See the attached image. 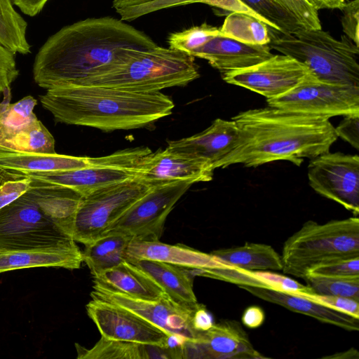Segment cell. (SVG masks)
I'll return each instance as SVG.
<instances>
[{
	"label": "cell",
	"instance_id": "51",
	"mask_svg": "<svg viewBox=\"0 0 359 359\" xmlns=\"http://www.w3.org/2000/svg\"><path fill=\"white\" fill-rule=\"evenodd\" d=\"M1 93L0 92V96H1Z\"/></svg>",
	"mask_w": 359,
	"mask_h": 359
},
{
	"label": "cell",
	"instance_id": "9",
	"mask_svg": "<svg viewBox=\"0 0 359 359\" xmlns=\"http://www.w3.org/2000/svg\"><path fill=\"white\" fill-rule=\"evenodd\" d=\"M151 187L135 177L83 196L74 217L72 238L86 245L107 233Z\"/></svg>",
	"mask_w": 359,
	"mask_h": 359
},
{
	"label": "cell",
	"instance_id": "35",
	"mask_svg": "<svg viewBox=\"0 0 359 359\" xmlns=\"http://www.w3.org/2000/svg\"><path fill=\"white\" fill-rule=\"evenodd\" d=\"M4 99L0 102V135L10 133L36 118L34 109L37 100L31 95L11 104Z\"/></svg>",
	"mask_w": 359,
	"mask_h": 359
},
{
	"label": "cell",
	"instance_id": "29",
	"mask_svg": "<svg viewBox=\"0 0 359 359\" xmlns=\"http://www.w3.org/2000/svg\"><path fill=\"white\" fill-rule=\"evenodd\" d=\"M219 29L222 36L245 43L264 45L271 39V28L266 22L243 12L229 13Z\"/></svg>",
	"mask_w": 359,
	"mask_h": 359
},
{
	"label": "cell",
	"instance_id": "27",
	"mask_svg": "<svg viewBox=\"0 0 359 359\" xmlns=\"http://www.w3.org/2000/svg\"><path fill=\"white\" fill-rule=\"evenodd\" d=\"M130 241L123 233L109 231L85 245L83 262L93 276L111 269L126 260V252Z\"/></svg>",
	"mask_w": 359,
	"mask_h": 359
},
{
	"label": "cell",
	"instance_id": "18",
	"mask_svg": "<svg viewBox=\"0 0 359 359\" xmlns=\"http://www.w3.org/2000/svg\"><path fill=\"white\" fill-rule=\"evenodd\" d=\"M240 130L233 120L215 119L202 132L192 136L168 142L170 150L202 161L212 167L238 144Z\"/></svg>",
	"mask_w": 359,
	"mask_h": 359
},
{
	"label": "cell",
	"instance_id": "30",
	"mask_svg": "<svg viewBox=\"0 0 359 359\" xmlns=\"http://www.w3.org/2000/svg\"><path fill=\"white\" fill-rule=\"evenodd\" d=\"M27 28L26 20L14 8L12 0H0V43L15 54L29 53Z\"/></svg>",
	"mask_w": 359,
	"mask_h": 359
},
{
	"label": "cell",
	"instance_id": "2",
	"mask_svg": "<svg viewBox=\"0 0 359 359\" xmlns=\"http://www.w3.org/2000/svg\"><path fill=\"white\" fill-rule=\"evenodd\" d=\"M231 119L239 128L240 140L215 169L277 161L299 166L305 158L328 152L338 138L329 118L269 106L241 111Z\"/></svg>",
	"mask_w": 359,
	"mask_h": 359
},
{
	"label": "cell",
	"instance_id": "45",
	"mask_svg": "<svg viewBox=\"0 0 359 359\" xmlns=\"http://www.w3.org/2000/svg\"><path fill=\"white\" fill-rule=\"evenodd\" d=\"M264 312L258 306H250L246 308L241 318L243 324L251 329L260 327L264 322Z\"/></svg>",
	"mask_w": 359,
	"mask_h": 359
},
{
	"label": "cell",
	"instance_id": "7",
	"mask_svg": "<svg viewBox=\"0 0 359 359\" xmlns=\"http://www.w3.org/2000/svg\"><path fill=\"white\" fill-rule=\"evenodd\" d=\"M74 244L76 241L51 206L29 189L0 209V251Z\"/></svg>",
	"mask_w": 359,
	"mask_h": 359
},
{
	"label": "cell",
	"instance_id": "49",
	"mask_svg": "<svg viewBox=\"0 0 359 359\" xmlns=\"http://www.w3.org/2000/svg\"><path fill=\"white\" fill-rule=\"evenodd\" d=\"M358 352L355 348H351L348 351H343L341 353H334L332 355L325 356L324 358H340V359H350V358H358Z\"/></svg>",
	"mask_w": 359,
	"mask_h": 359
},
{
	"label": "cell",
	"instance_id": "42",
	"mask_svg": "<svg viewBox=\"0 0 359 359\" xmlns=\"http://www.w3.org/2000/svg\"><path fill=\"white\" fill-rule=\"evenodd\" d=\"M302 296L321 305L359 318V301L358 300L342 297L320 295L314 292Z\"/></svg>",
	"mask_w": 359,
	"mask_h": 359
},
{
	"label": "cell",
	"instance_id": "16",
	"mask_svg": "<svg viewBox=\"0 0 359 359\" xmlns=\"http://www.w3.org/2000/svg\"><path fill=\"white\" fill-rule=\"evenodd\" d=\"M253 347L240 323L224 320L200 332L196 340L182 346L183 359L265 358Z\"/></svg>",
	"mask_w": 359,
	"mask_h": 359
},
{
	"label": "cell",
	"instance_id": "25",
	"mask_svg": "<svg viewBox=\"0 0 359 359\" xmlns=\"http://www.w3.org/2000/svg\"><path fill=\"white\" fill-rule=\"evenodd\" d=\"M93 277L94 282L137 299L154 300L166 295L150 276L126 259Z\"/></svg>",
	"mask_w": 359,
	"mask_h": 359
},
{
	"label": "cell",
	"instance_id": "36",
	"mask_svg": "<svg viewBox=\"0 0 359 359\" xmlns=\"http://www.w3.org/2000/svg\"><path fill=\"white\" fill-rule=\"evenodd\" d=\"M219 35H222L219 28L203 23L170 34L168 38V43L170 48L191 56L195 50Z\"/></svg>",
	"mask_w": 359,
	"mask_h": 359
},
{
	"label": "cell",
	"instance_id": "38",
	"mask_svg": "<svg viewBox=\"0 0 359 359\" xmlns=\"http://www.w3.org/2000/svg\"><path fill=\"white\" fill-rule=\"evenodd\" d=\"M289 11L300 25L308 29H321L318 11L307 0H275Z\"/></svg>",
	"mask_w": 359,
	"mask_h": 359
},
{
	"label": "cell",
	"instance_id": "14",
	"mask_svg": "<svg viewBox=\"0 0 359 359\" xmlns=\"http://www.w3.org/2000/svg\"><path fill=\"white\" fill-rule=\"evenodd\" d=\"M311 74L305 65L281 53L247 68L221 73L226 83L247 88L266 100L287 93Z\"/></svg>",
	"mask_w": 359,
	"mask_h": 359
},
{
	"label": "cell",
	"instance_id": "1",
	"mask_svg": "<svg viewBox=\"0 0 359 359\" xmlns=\"http://www.w3.org/2000/svg\"><path fill=\"white\" fill-rule=\"evenodd\" d=\"M158 46L121 19L90 18L61 28L39 48L33 78L41 88L77 83L125 61L139 49Z\"/></svg>",
	"mask_w": 359,
	"mask_h": 359
},
{
	"label": "cell",
	"instance_id": "19",
	"mask_svg": "<svg viewBox=\"0 0 359 359\" xmlns=\"http://www.w3.org/2000/svg\"><path fill=\"white\" fill-rule=\"evenodd\" d=\"M269 44L252 45L217 36L195 50L191 56L206 60L221 73L259 64L274 54Z\"/></svg>",
	"mask_w": 359,
	"mask_h": 359
},
{
	"label": "cell",
	"instance_id": "26",
	"mask_svg": "<svg viewBox=\"0 0 359 359\" xmlns=\"http://www.w3.org/2000/svg\"><path fill=\"white\" fill-rule=\"evenodd\" d=\"M210 253L224 263L247 271L283 270L280 255L266 244L245 243L241 246L218 249Z\"/></svg>",
	"mask_w": 359,
	"mask_h": 359
},
{
	"label": "cell",
	"instance_id": "10",
	"mask_svg": "<svg viewBox=\"0 0 359 359\" xmlns=\"http://www.w3.org/2000/svg\"><path fill=\"white\" fill-rule=\"evenodd\" d=\"M268 106L331 118L359 114V87L327 83L313 74Z\"/></svg>",
	"mask_w": 359,
	"mask_h": 359
},
{
	"label": "cell",
	"instance_id": "13",
	"mask_svg": "<svg viewBox=\"0 0 359 359\" xmlns=\"http://www.w3.org/2000/svg\"><path fill=\"white\" fill-rule=\"evenodd\" d=\"M92 299H99L123 307L167 334H179L188 341L197 339L200 331L194 329L192 318L194 311L182 306L167 295L157 299H142L111 290L94 282Z\"/></svg>",
	"mask_w": 359,
	"mask_h": 359
},
{
	"label": "cell",
	"instance_id": "47",
	"mask_svg": "<svg viewBox=\"0 0 359 359\" xmlns=\"http://www.w3.org/2000/svg\"><path fill=\"white\" fill-rule=\"evenodd\" d=\"M48 0H12L14 5L27 15L34 17L39 14Z\"/></svg>",
	"mask_w": 359,
	"mask_h": 359
},
{
	"label": "cell",
	"instance_id": "20",
	"mask_svg": "<svg viewBox=\"0 0 359 359\" xmlns=\"http://www.w3.org/2000/svg\"><path fill=\"white\" fill-rule=\"evenodd\" d=\"M126 259L130 262L154 260L196 269L231 266L211 253L208 254L182 245H169L159 241L131 240L126 249Z\"/></svg>",
	"mask_w": 359,
	"mask_h": 359
},
{
	"label": "cell",
	"instance_id": "3",
	"mask_svg": "<svg viewBox=\"0 0 359 359\" xmlns=\"http://www.w3.org/2000/svg\"><path fill=\"white\" fill-rule=\"evenodd\" d=\"M42 107L56 123L103 131L144 128L172 114V100L159 92L65 84L40 95Z\"/></svg>",
	"mask_w": 359,
	"mask_h": 359
},
{
	"label": "cell",
	"instance_id": "33",
	"mask_svg": "<svg viewBox=\"0 0 359 359\" xmlns=\"http://www.w3.org/2000/svg\"><path fill=\"white\" fill-rule=\"evenodd\" d=\"M270 28L283 34L302 27L297 18L275 0H240Z\"/></svg>",
	"mask_w": 359,
	"mask_h": 359
},
{
	"label": "cell",
	"instance_id": "43",
	"mask_svg": "<svg viewBox=\"0 0 359 359\" xmlns=\"http://www.w3.org/2000/svg\"><path fill=\"white\" fill-rule=\"evenodd\" d=\"M340 9L344 36L359 47V0L346 1Z\"/></svg>",
	"mask_w": 359,
	"mask_h": 359
},
{
	"label": "cell",
	"instance_id": "41",
	"mask_svg": "<svg viewBox=\"0 0 359 359\" xmlns=\"http://www.w3.org/2000/svg\"><path fill=\"white\" fill-rule=\"evenodd\" d=\"M15 55L0 43V92L7 97H11V86L19 74Z\"/></svg>",
	"mask_w": 359,
	"mask_h": 359
},
{
	"label": "cell",
	"instance_id": "6",
	"mask_svg": "<svg viewBox=\"0 0 359 359\" xmlns=\"http://www.w3.org/2000/svg\"><path fill=\"white\" fill-rule=\"evenodd\" d=\"M280 257L282 271L303 279L318 264L359 257V219L355 216L324 224L309 220L285 241Z\"/></svg>",
	"mask_w": 359,
	"mask_h": 359
},
{
	"label": "cell",
	"instance_id": "48",
	"mask_svg": "<svg viewBox=\"0 0 359 359\" xmlns=\"http://www.w3.org/2000/svg\"><path fill=\"white\" fill-rule=\"evenodd\" d=\"M318 11L320 9H340L347 0H308Z\"/></svg>",
	"mask_w": 359,
	"mask_h": 359
},
{
	"label": "cell",
	"instance_id": "32",
	"mask_svg": "<svg viewBox=\"0 0 359 359\" xmlns=\"http://www.w3.org/2000/svg\"><path fill=\"white\" fill-rule=\"evenodd\" d=\"M81 359H149L148 344L118 341L101 337L90 349L76 344Z\"/></svg>",
	"mask_w": 359,
	"mask_h": 359
},
{
	"label": "cell",
	"instance_id": "31",
	"mask_svg": "<svg viewBox=\"0 0 359 359\" xmlns=\"http://www.w3.org/2000/svg\"><path fill=\"white\" fill-rule=\"evenodd\" d=\"M194 3L205 4L229 13L241 12L244 8L243 3L239 0H149L118 8L116 11L120 15L121 20L131 21L160 10Z\"/></svg>",
	"mask_w": 359,
	"mask_h": 359
},
{
	"label": "cell",
	"instance_id": "22",
	"mask_svg": "<svg viewBox=\"0 0 359 359\" xmlns=\"http://www.w3.org/2000/svg\"><path fill=\"white\" fill-rule=\"evenodd\" d=\"M239 287L264 301L304 314L347 331H358L359 318L313 302L299 294H290L271 289L241 285Z\"/></svg>",
	"mask_w": 359,
	"mask_h": 359
},
{
	"label": "cell",
	"instance_id": "39",
	"mask_svg": "<svg viewBox=\"0 0 359 359\" xmlns=\"http://www.w3.org/2000/svg\"><path fill=\"white\" fill-rule=\"evenodd\" d=\"M257 273L266 288L300 295L313 292L307 285H304L288 276L271 271H257Z\"/></svg>",
	"mask_w": 359,
	"mask_h": 359
},
{
	"label": "cell",
	"instance_id": "44",
	"mask_svg": "<svg viewBox=\"0 0 359 359\" xmlns=\"http://www.w3.org/2000/svg\"><path fill=\"white\" fill-rule=\"evenodd\" d=\"M334 130L338 137L349 143L355 149H359V114L344 116Z\"/></svg>",
	"mask_w": 359,
	"mask_h": 359
},
{
	"label": "cell",
	"instance_id": "50",
	"mask_svg": "<svg viewBox=\"0 0 359 359\" xmlns=\"http://www.w3.org/2000/svg\"><path fill=\"white\" fill-rule=\"evenodd\" d=\"M149 0H114L112 7L116 10L125 6L136 5Z\"/></svg>",
	"mask_w": 359,
	"mask_h": 359
},
{
	"label": "cell",
	"instance_id": "52",
	"mask_svg": "<svg viewBox=\"0 0 359 359\" xmlns=\"http://www.w3.org/2000/svg\"><path fill=\"white\" fill-rule=\"evenodd\" d=\"M308 1V0H307Z\"/></svg>",
	"mask_w": 359,
	"mask_h": 359
},
{
	"label": "cell",
	"instance_id": "28",
	"mask_svg": "<svg viewBox=\"0 0 359 359\" xmlns=\"http://www.w3.org/2000/svg\"><path fill=\"white\" fill-rule=\"evenodd\" d=\"M0 145L23 151L55 153L53 136L37 118L13 132L0 135Z\"/></svg>",
	"mask_w": 359,
	"mask_h": 359
},
{
	"label": "cell",
	"instance_id": "23",
	"mask_svg": "<svg viewBox=\"0 0 359 359\" xmlns=\"http://www.w3.org/2000/svg\"><path fill=\"white\" fill-rule=\"evenodd\" d=\"M82 252L76 244L43 249L0 251V273L40 266L79 269Z\"/></svg>",
	"mask_w": 359,
	"mask_h": 359
},
{
	"label": "cell",
	"instance_id": "21",
	"mask_svg": "<svg viewBox=\"0 0 359 359\" xmlns=\"http://www.w3.org/2000/svg\"><path fill=\"white\" fill-rule=\"evenodd\" d=\"M90 164V157L23 151L0 145V172L8 175L69 170Z\"/></svg>",
	"mask_w": 359,
	"mask_h": 359
},
{
	"label": "cell",
	"instance_id": "40",
	"mask_svg": "<svg viewBox=\"0 0 359 359\" xmlns=\"http://www.w3.org/2000/svg\"><path fill=\"white\" fill-rule=\"evenodd\" d=\"M30 184L29 178H13L0 172V209L23 195Z\"/></svg>",
	"mask_w": 359,
	"mask_h": 359
},
{
	"label": "cell",
	"instance_id": "34",
	"mask_svg": "<svg viewBox=\"0 0 359 359\" xmlns=\"http://www.w3.org/2000/svg\"><path fill=\"white\" fill-rule=\"evenodd\" d=\"M304 280L306 285L317 294L347 297L359 301V276L338 277L307 275Z\"/></svg>",
	"mask_w": 359,
	"mask_h": 359
},
{
	"label": "cell",
	"instance_id": "11",
	"mask_svg": "<svg viewBox=\"0 0 359 359\" xmlns=\"http://www.w3.org/2000/svg\"><path fill=\"white\" fill-rule=\"evenodd\" d=\"M193 184L177 181L151 187L112 226L131 240L159 241L168 215L175 203Z\"/></svg>",
	"mask_w": 359,
	"mask_h": 359
},
{
	"label": "cell",
	"instance_id": "15",
	"mask_svg": "<svg viewBox=\"0 0 359 359\" xmlns=\"http://www.w3.org/2000/svg\"><path fill=\"white\" fill-rule=\"evenodd\" d=\"M86 311L106 339L167 347L168 334L123 307L92 299Z\"/></svg>",
	"mask_w": 359,
	"mask_h": 359
},
{
	"label": "cell",
	"instance_id": "5",
	"mask_svg": "<svg viewBox=\"0 0 359 359\" xmlns=\"http://www.w3.org/2000/svg\"><path fill=\"white\" fill-rule=\"evenodd\" d=\"M270 32L271 49L305 65L318 79L359 87V47L346 36L339 40L322 29L303 27L287 34Z\"/></svg>",
	"mask_w": 359,
	"mask_h": 359
},
{
	"label": "cell",
	"instance_id": "17",
	"mask_svg": "<svg viewBox=\"0 0 359 359\" xmlns=\"http://www.w3.org/2000/svg\"><path fill=\"white\" fill-rule=\"evenodd\" d=\"M214 170L202 161L166 147L152 152L142 161L137 170L136 178L151 187L177 181L194 184L211 181Z\"/></svg>",
	"mask_w": 359,
	"mask_h": 359
},
{
	"label": "cell",
	"instance_id": "37",
	"mask_svg": "<svg viewBox=\"0 0 359 359\" xmlns=\"http://www.w3.org/2000/svg\"><path fill=\"white\" fill-rule=\"evenodd\" d=\"M307 275L338 277L359 276V257L336 259L318 264L309 269Z\"/></svg>",
	"mask_w": 359,
	"mask_h": 359
},
{
	"label": "cell",
	"instance_id": "4",
	"mask_svg": "<svg viewBox=\"0 0 359 359\" xmlns=\"http://www.w3.org/2000/svg\"><path fill=\"white\" fill-rule=\"evenodd\" d=\"M194 57L156 46L139 49L125 61L72 84L95 85L137 92H159L184 86L199 77Z\"/></svg>",
	"mask_w": 359,
	"mask_h": 359
},
{
	"label": "cell",
	"instance_id": "24",
	"mask_svg": "<svg viewBox=\"0 0 359 359\" xmlns=\"http://www.w3.org/2000/svg\"><path fill=\"white\" fill-rule=\"evenodd\" d=\"M130 262L150 276L177 304L191 309H196L199 306L194 292V276L187 268L147 259Z\"/></svg>",
	"mask_w": 359,
	"mask_h": 359
},
{
	"label": "cell",
	"instance_id": "46",
	"mask_svg": "<svg viewBox=\"0 0 359 359\" xmlns=\"http://www.w3.org/2000/svg\"><path fill=\"white\" fill-rule=\"evenodd\" d=\"M192 325L195 330L200 332L205 331L214 325L212 316L203 305L199 304L194 311Z\"/></svg>",
	"mask_w": 359,
	"mask_h": 359
},
{
	"label": "cell",
	"instance_id": "8",
	"mask_svg": "<svg viewBox=\"0 0 359 359\" xmlns=\"http://www.w3.org/2000/svg\"><path fill=\"white\" fill-rule=\"evenodd\" d=\"M152 153L141 147L119 150L109 155L90 158L85 168L55 172L8 175L9 177H27L43 184L65 187L83 196L102 187L136 177L142 161Z\"/></svg>",
	"mask_w": 359,
	"mask_h": 359
},
{
	"label": "cell",
	"instance_id": "12",
	"mask_svg": "<svg viewBox=\"0 0 359 359\" xmlns=\"http://www.w3.org/2000/svg\"><path fill=\"white\" fill-rule=\"evenodd\" d=\"M311 187L355 216L359 213V157L340 152L320 154L308 166Z\"/></svg>",
	"mask_w": 359,
	"mask_h": 359
}]
</instances>
